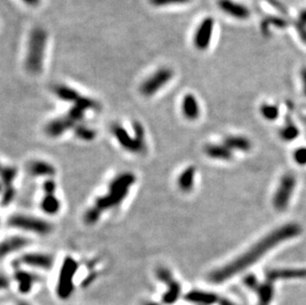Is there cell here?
I'll list each match as a JSON object with an SVG mask.
<instances>
[{"mask_svg": "<svg viewBox=\"0 0 306 305\" xmlns=\"http://www.w3.org/2000/svg\"><path fill=\"white\" fill-rule=\"evenodd\" d=\"M16 195V190L13 186H2V206H7L13 201Z\"/></svg>", "mask_w": 306, "mask_h": 305, "instance_id": "35", "label": "cell"}, {"mask_svg": "<svg viewBox=\"0 0 306 305\" xmlns=\"http://www.w3.org/2000/svg\"><path fill=\"white\" fill-rule=\"evenodd\" d=\"M40 207L48 215H55L61 210V202L55 194H45L42 198Z\"/></svg>", "mask_w": 306, "mask_h": 305, "instance_id": "25", "label": "cell"}, {"mask_svg": "<svg viewBox=\"0 0 306 305\" xmlns=\"http://www.w3.org/2000/svg\"><path fill=\"white\" fill-rule=\"evenodd\" d=\"M16 305H32V304L27 302V301H19Z\"/></svg>", "mask_w": 306, "mask_h": 305, "instance_id": "44", "label": "cell"}, {"mask_svg": "<svg viewBox=\"0 0 306 305\" xmlns=\"http://www.w3.org/2000/svg\"><path fill=\"white\" fill-rule=\"evenodd\" d=\"M22 1L31 7H35L40 4V0H22Z\"/></svg>", "mask_w": 306, "mask_h": 305, "instance_id": "40", "label": "cell"}, {"mask_svg": "<svg viewBox=\"0 0 306 305\" xmlns=\"http://www.w3.org/2000/svg\"><path fill=\"white\" fill-rule=\"evenodd\" d=\"M153 6L156 7H166L171 5H182L187 4L191 0H149Z\"/></svg>", "mask_w": 306, "mask_h": 305, "instance_id": "34", "label": "cell"}, {"mask_svg": "<svg viewBox=\"0 0 306 305\" xmlns=\"http://www.w3.org/2000/svg\"><path fill=\"white\" fill-rule=\"evenodd\" d=\"M43 190L45 194H55L57 190V184L52 179H47L43 184Z\"/></svg>", "mask_w": 306, "mask_h": 305, "instance_id": "37", "label": "cell"}, {"mask_svg": "<svg viewBox=\"0 0 306 305\" xmlns=\"http://www.w3.org/2000/svg\"><path fill=\"white\" fill-rule=\"evenodd\" d=\"M79 263L72 257H67L60 269L58 282L56 285V294L61 300H68L74 291V278L79 271Z\"/></svg>", "mask_w": 306, "mask_h": 305, "instance_id": "3", "label": "cell"}, {"mask_svg": "<svg viewBox=\"0 0 306 305\" xmlns=\"http://www.w3.org/2000/svg\"><path fill=\"white\" fill-rule=\"evenodd\" d=\"M173 71L169 68H161L151 74L140 85V92L146 97L158 93L172 79Z\"/></svg>", "mask_w": 306, "mask_h": 305, "instance_id": "6", "label": "cell"}, {"mask_svg": "<svg viewBox=\"0 0 306 305\" xmlns=\"http://www.w3.org/2000/svg\"><path fill=\"white\" fill-rule=\"evenodd\" d=\"M184 299L192 305H213L219 303L220 297L210 291L191 289L184 295Z\"/></svg>", "mask_w": 306, "mask_h": 305, "instance_id": "16", "label": "cell"}, {"mask_svg": "<svg viewBox=\"0 0 306 305\" xmlns=\"http://www.w3.org/2000/svg\"><path fill=\"white\" fill-rule=\"evenodd\" d=\"M299 135V131L297 127L291 123L288 124L286 127L280 131V137H282L285 141H293L295 140Z\"/></svg>", "mask_w": 306, "mask_h": 305, "instance_id": "30", "label": "cell"}, {"mask_svg": "<svg viewBox=\"0 0 306 305\" xmlns=\"http://www.w3.org/2000/svg\"><path fill=\"white\" fill-rule=\"evenodd\" d=\"M195 181V168L187 167L184 171L181 172L177 179V186L184 192L192 190Z\"/></svg>", "mask_w": 306, "mask_h": 305, "instance_id": "23", "label": "cell"}, {"mask_svg": "<svg viewBox=\"0 0 306 305\" xmlns=\"http://www.w3.org/2000/svg\"><path fill=\"white\" fill-rule=\"evenodd\" d=\"M20 262L30 268L49 271L53 268L55 260L52 255L45 253H27L20 258Z\"/></svg>", "mask_w": 306, "mask_h": 305, "instance_id": "11", "label": "cell"}, {"mask_svg": "<svg viewBox=\"0 0 306 305\" xmlns=\"http://www.w3.org/2000/svg\"><path fill=\"white\" fill-rule=\"evenodd\" d=\"M260 111H261V114L263 115V117L266 118L267 120H270V121L275 120L279 114L278 108L275 105L268 104V103L263 104L260 108Z\"/></svg>", "mask_w": 306, "mask_h": 305, "instance_id": "32", "label": "cell"}, {"mask_svg": "<svg viewBox=\"0 0 306 305\" xmlns=\"http://www.w3.org/2000/svg\"><path fill=\"white\" fill-rule=\"evenodd\" d=\"M136 183V176L134 173L127 171L122 172L110 182L108 186L109 192H116L122 190H130L131 186Z\"/></svg>", "mask_w": 306, "mask_h": 305, "instance_id": "17", "label": "cell"}, {"mask_svg": "<svg viewBox=\"0 0 306 305\" xmlns=\"http://www.w3.org/2000/svg\"><path fill=\"white\" fill-rule=\"evenodd\" d=\"M99 107V104L97 101L90 98L82 96L75 103H73V106L68 110V116L75 123L81 122L83 118L85 117V113L88 110H96Z\"/></svg>", "mask_w": 306, "mask_h": 305, "instance_id": "12", "label": "cell"}, {"mask_svg": "<svg viewBox=\"0 0 306 305\" xmlns=\"http://www.w3.org/2000/svg\"><path fill=\"white\" fill-rule=\"evenodd\" d=\"M204 152L205 155L208 156L211 159L215 160H222V161H228L232 159L233 154L232 150L229 149L225 145H207L204 148Z\"/></svg>", "mask_w": 306, "mask_h": 305, "instance_id": "22", "label": "cell"}, {"mask_svg": "<svg viewBox=\"0 0 306 305\" xmlns=\"http://www.w3.org/2000/svg\"><path fill=\"white\" fill-rule=\"evenodd\" d=\"M300 80H301L303 93L306 96V67L302 68L300 70Z\"/></svg>", "mask_w": 306, "mask_h": 305, "instance_id": "39", "label": "cell"}, {"mask_svg": "<svg viewBox=\"0 0 306 305\" xmlns=\"http://www.w3.org/2000/svg\"><path fill=\"white\" fill-rule=\"evenodd\" d=\"M17 176V169L11 166H4L1 169L2 186H13V183Z\"/></svg>", "mask_w": 306, "mask_h": 305, "instance_id": "29", "label": "cell"}, {"mask_svg": "<svg viewBox=\"0 0 306 305\" xmlns=\"http://www.w3.org/2000/svg\"><path fill=\"white\" fill-rule=\"evenodd\" d=\"M0 285H1V288L4 289L6 288L8 286H9V279L5 276L4 273H2V276H1V282H0Z\"/></svg>", "mask_w": 306, "mask_h": 305, "instance_id": "41", "label": "cell"}, {"mask_svg": "<svg viewBox=\"0 0 306 305\" xmlns=\"http://www.w3.org/2000/svg\"><path fill=\"white\" fill-rule=\"evenodd\" d=\"M75 125L76 124L68 115H66L50 121L45 127V132L49 137L58 138L65 134L67 131L73 129Z\"/></svg>", "mask_w": 306, "mask_h": 305, "instance_id": "15", "label": "cell"}, {"mask_svg": "<svg viewBox=\"0 0 306 305\" xmlns=\"http://www.w3.org/2000/svg\"><path fill=\"white\" fill-rule=\"evenodd\" d=\"M294 160L295 162L300 165V166H305L306 165V148L305 147H302V148H299L297 149L295 152H294Z\"/></svg>", "mask_w": 306, "mask_h": 305, "instance_id": "36", "label": "cell"}, {"mask_svg": "<svg viewBox=\"0 0 306 305\" xmlns=\"http://www.w3.org/2000/svg\"><path fill=\"white\" fill-rule=\"evenodd\" d=\"M182 111L184 116L190 121L196 120L200 115V107L196 97L191 94L187 93L184 96L182 101Z\"/></svg>", "mask_w": 306, "mask_h": 305, "instance_id": "19", "label": "cell"}, {"mask_svg": "<svg viewBox=\"0 0 306 305\" xmlns=\"http://www.w3.org/2000/svg\"><path fill=\"white\" fill-rule=\"evenodd\" d=\"M30 244V240L21 237V236H13L9 237L2 241L1 243V257H5L9 254L20 251L21 249L27 247Z\"/></svg>", "mask_w": 306, "mask_h": 305, "instance_id": "20", "label": "cell"}, {"mask_svg": "<svg viewBox=\"0 0 306 305\" xmlns=\"http://www.w3.org/2000/svg\"><path fill=\"white\" fill-rule=\"evenodd\" d=\"M224 145L230 150H238L247 152L252 148V144L249 139L241 136H230L224 140Z\"/></svg>", "mask_w": 306, "mask_h": 305, "instance_id": "26", "label": "cell"}, {"mask_svg": "<svg viewBox=\"0 0 306 305\" xmlns=\"http://www.w3.org/2000/svg\"><path fill=\"white\" fill-rule=\"evenodd\" d=\"M296 180L292 174H285L280 180L279 186L273 196V206L278 211H284L287 209L292 192L295 188Z\"/></svg>", "mask_w": 306, "mask_h": 305, "instance_id": "7", "label": "cell"}, {"mask_svg": "<svg viewBox=\"0 0 306 305\" xmlns=\"http://www.w3.org/2000/svg\"><path fill=\"white\" fill-rule=\"evenodd\" d=\"M143 305H163L161 302H157V301H152V300H148L145 301L143 303Z\"/></svg>", "mask_w": 306, "mask_h": 305, "instance_id": "43", "label": "cell"}, {"mask_svg": "<svg viewBox=\"0 0 306 305\" xmlns=\"http://www.w3.org/2000/svg\"><path fill=\"white\" fill-rule=\"evenodd\" d=\"M102 214V211L99 210L97 207H95L94 205L90 208H88L84 216V220L85 223L87 225H93L95 223H97L100 219V216Z\"/></svg>", "mask_w": 306, "mask_h": 305, "instance_id": "33", "label": "cell"}, {"mask_svg": "<svg viewBox=\"0 0 306 305\" xmlns=\"http://www.w3.org/2000/svg\"><path fill=\"white\" fill-rule=\"evenodd\" d=\"M7 224L12 228L32 232L41 236H46L53 231L52 223L41 218L25 214L11 215L7 220Z\"/></svg>", "mask_w": 306, "mask_h": 305, "instance_id": "4", "label": "cell"}, {"mask_svg": "<svg viewBox=\"0 0 306 305\" xmlns=\"http://www.w3.org/2000/svg\"><path fill=\"white\" fill-rule=\"evenodd\" d=\"M29 172L34 176H44L48 179H52L56 174L55 167L45 161H33L28 166Z\"/></svg>", "mask_w": 306, "mask_h": 305, "instance_id": "21", "label": "cell"}, {"mask_svg": "<svg viewBox=\"0 0 306 305\" xmlns=\"http://www.w3.org/2000/svg\"><path fill=\"white\" fill-rule=\"evenodd\" d=\"M217 5L221 12L236 20L245 21L251 17L250 8L236 0H218Z\"/></svg>", "mask_w": 306, "mask_h": 305, "instance_id": "9", "label": "cell"}, {"mask_svg": "<svg viewBox=\"0 0 306 305\" xmlns=\"http://www.w3.org/2000/svg\"><path fill=\"white\" fill-rule=\"evenodd\" d=\"M158 281L166 286V290L162 295L161 303L163 305H173L181 299L183 295V287L173 276L170 270L166 267H160L156 271Z\"/></svg>", "mask_w": 306, "mask_h": 305, "instance_id": "5", "label": "cell"}, {"mask_svg": "<svg viewBox=\"0 0 306 305\" xmlns=\"http://www.w3.org/2000/svg\"><path fill=\"white\" fill-rule=\"evenodd\" d=\"M54 93L63 101H66V102H73L75 103L78 101L82 95L80 94V92L66 85H58L54 87Z\"/></svg>", "mask_w": 306, "mask_h": 305, "instance_id": "24", "label": "cell"}, {"mask_svg": "<svg viewBox=\"0 0 306 305\" xmlns=\"http://www.w3.org/2000/svg\"><path fill=\"white\" fill-rule=\"evenodd\" d=\"M244 284L251 289H258V288L260 287L257 277L253 275V274H249L244 278Z\"/></svg>", "mask_w": 306, "mask_h": 305, "instance_id": "38", "label": "cell"}, {"mask_svg": "<svg viewBox=\"0 0 306 305\" xmlns=\"http://www.w3.org/2000/svg\"><path fill=\"white\" fill-rule=\"evenodd\" d=\"M219 305H237V304H235L233 301L229 300V299H227L225 297H222L219 300Z\"/></svg>", "mask_w": 306, "mask_h": 305, "instance_id": "42", "label": "cell"}, {"mask_svg": "<svg viewBox=\"0 0 306 305\" xmlns=\"http://www.w3.org/2000/svg\"><path fill=\"white\" fill-rule=\"evenodd\" d=\"M301 232V228L294 223L284 225L275 229L271 234L255 244L249 251L242 254L241 256L233 260L224 267L213 271L209 275V282L215 285H220L240 273L244 270L250 268L257 263L264 255L271 251L276 245L283 243L289 239L298 236Z\"/></svg>", "mask_w": 306, "mask_h": 305, "instance_id": "1", "label": "cell"}, {"mask_svg": "<svg viewBox=\"0 0 306 305\" xmlns=\"http://www.w3.org/2000/svg\"><path fill=\"white\" fill-rule=\"evenodd\" d=\"M128 193H129V190H122V191H116V192L108 191L106 194L98 196L95 199L94 206L97 207L102 212L109 210L121 204V203L127 197V195H128Z\"/></svg>", "mask_w": 306, "mask_h": 305, "instance_id": "14", "label": "cell"}, {"mask_svg": "<svg viewBox=\"0 0 306 305\" xmlns=\"http://www.w3.org/2000/svg\"><path fill=\"white\" fill-rule=\"evenodd\" d=\"M39 275L17 268L14 271V281L17 283L18 291L21 294H28L39 282Z\"/></svg>", "mask_w": 306, "mask_h": 305, "instance_id": "13", "label": "cell"}, {"mask_svg": "<svg viewBox=\"0 0 306 305\" xmlns=\"http://www.w3.org/2000/svg\"><path fill=\"white\" fill-rule=\"evenodd\" d=\"M73 132L76 137L85 142L93 141L96 137V132L93 129L83 124H76L73 127Z\"/></svg>", "mask_w": 306, "mask_h": 305, "instance_id": "28", "label": "cell"}, {"mask_svg": "<svg viewBox=\"0 0 306 305\" xmlns=\"http://www.w3.org/2000/svg\"><path fill=\"white\" fill-rule=\"evenodd\" d=\"M132 128L134 130L135 139L141 145V147L146 151V148H147L146 136H145V129H144L143 125L138 121H134L132 124Z\"/></svg>", "mask_w": 306, "mask_h": 305, "instance_id": "31", "label": "cell"}, {"mask_svg": "<svg viewBox=\"0 0 306 305\" xmlns=\"http://www.w3.org/2000/svg\"><path fill=\"white\" fill-rule=\"evenodd\" d=\"M111 130L115 139L123 149L133 152V154H142V152H145V150L137 142L135 137H131L124 127L119 124H113Z\"/></svg>", "mask_w": 306, "mask_h": 305, "instance_id": "10", "label": "cell"}, {"mask_svg": "<svg viewBox=\"0 0 306 305\" xmlns=\"http://www.w3.org/2000/svg\"><path fill=\"white\" fill-rule=\"evenodd\" d=\"M306 277V269H278L271 270L267 272V279L274 282L277 279H291Z\"/></svg>", "mask_w": 306, "mask_h": 305, "instance_id": "18", "label": "cell"}, {"mask_svg": "<svg viewBox=\"0 0 306 305\" xmlns=\"http://www.w3.org/2000/svg\"><path fill=\"white\" fill-rule=\"evenodd\" d=\"M47 39V32L43 28H35L30 33L25 57V68L32 74H38L43 69Z\"/></svg>", "mask_w": 306, "mask_h": 305, "instance_id": "2", "label": "cell"}, {"mask_svg": "<svg viewBox=\"0 0 306 305\" xmlns=\"http://www.w3.org/2000/svg\"><path fill=\"white\" fill-rule=\"evenodd\" d=\"M273 285L272 282L268 281L262 285L257 289L259 295V305H270L273 297Z\"/></svg>", "mask_w": 306, "mask_h": 305, "instance_id": "27", "label": "cell"}, {"mask_svg": "<svg viewBox=\"0 0 306 305\" xmlns=\"http://www.w3.org/2000/svg\"><path fill=\"white\" fill-rule=\"evenodd\" d=\"M215 28V20L208 16L204 18L197 26L193 35V45L198 51H205L209 48Z\"/></svg>", "mask_w": 306, "mask_h": 305, "instance_id": "8", "label": "cell"}]
</instances>
